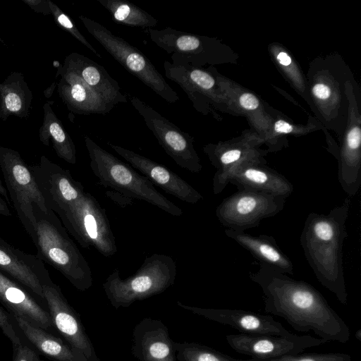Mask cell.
<instances>
[{
	"label": "cell",
	"instance_id": "obj_1",
	"mask_svg": "<svg viewBox=\"0 0 361 361\" xmlns=\"http://www.w3.org/2000/svg\"><path fill=\"white\" fill-rule=\"evenodd\" d=\"M250 278L262 290L266 313L282 317L297 331L312 330L328 342L348 341V326L311 284L262 263Z\"/></svg>",
	"mask_w": 361,
	"mask_h": 361
},
{
	"label": "cell",
	"instance_id": "obj_2",
	"mask_svg": "<svg viewBox=\"0 0 361 361\" xmlns=\"http://www.w3.org/2000/svg\"><path fill=\"white\" fill-rule=\"evenodd\" d=\"M350 207V200L347 197L327 214L310 213L300 238L305 258L317 280L343 305L347 304L348 296L343 246L348 236L346 220Z\"/></svg>",
	"mask_w": 361,
	"mask_h": 361
},
{
	"label": "cell",
	"instance_id": "obj_3",
	"mask_svg": "<svg viewBox=\"0 0 361 361\" xmlns=\"http://www.w3.org/2000/svg\"><path fill=\"white\" fill-rule=\"evenodd\" d=\"M353 75L342 57L328 55L312 61L307 74L311 108L326 128L341 139L348 116L346 82Z\"/></svg>",
	"mask_w": 361,
	"mask_h": 361
},
{
	"label": "cell",
	"instance_id": "obj_4",
	"mask_svg": "<svg viewBox=\"0 0 361 361\" xmlns=\"http://www.w3.org/2000/svg\"><path fill=\"white\" fill-rule=\"evenodd\" d=\"M35 222L30 238L37 248V256L59 271L80 291L93 284L87 261L70 238L58 216L50 209L33 207Z\"/></svg>",
	"mask_w": 361,
	"mask_h": 361
},
{
	"label": "cell",
	"instance_id": "obj_5",
	"mask_svg": "<svg viewBox=\"0 0 361 361\" xmlns=\"http://www.w3.org/2000/svg\"><path fill=\"white\" fill-rule=\"evenodd\" d=\"M90 159V169L99 184L124 195L145 201L173 216H180L183 210L160 193L143 175L97 145L90 137L84 136Z\"/></svg>",
	"mask_w": 361,
	"mask_h": 361
},
{
	"label": "cell",
	"instance_id": "obj_6",
	"mask_svg": "<svg viewBox=\"0 0 361 361\" xmlns=\"http://www.w3.org/2000/svg\"><path fill=\"white\" fill-rule=\"evenodd\" d=\"M176 274V264L171 256L154 253L146 257L137 271L126 279L115 269L102 287L111 305L118 310L164 292L173 285Z\"/></svg>",
	"mask_w": 361,
	"mask_h": 361
},
{
	"label": "cell",
	"instance_id": "obj_7",
	"mask_svg": "<svg viewBox=\"0 0 361 361\" xmlns=\"http://www.w3.org/2000/svg\"><path fill=\"white\" fill-rule=\"evenodd\" d=\"M52 211L80 245L94 247L103 256L110 257L117 252L115 236L105 209L90 192Z\"/></svg>",
	"mask_w": 361,
	"mask_h": 361
},
{
	"label": "cell",
	"instance_id": "obj_8",
	"mask_svg": "<svg viewBox=\"0 0 361 361\" xmlns=\"http://www.w3.org/2000/svg\"><path fill=\"white\" fill-rule=\"evenodd\" d=\"M79 19L89 33L130 74L169 103L179 101L177 92L138 49L91 18L80 16Z\"/></svg>",
	"mask_w": 361,
	"mask_h": 361
},
{
	"label": "cell",
	"instance_id": "obj_9",
	"mask_svg": "<svg viewBox=\"0 0 361 361\" xmlns=\"http://www.w3.org/2000/svg\"><path fill=\"white\" fill-rule=\"evenodd\" d=\"M0 167L13 208L30 236L35 222L34 205L44 212L49 209L43 195L18 152L0 147Z\"/></svg>",
	"mask_w": 361,
	"mask_h": 361
},
{
	"label": "cell",
	"instance_id": "obj_10",
	"mask_svg": "<svg viewBox=\"0 0 361 361\" xmlns=\"http://www.w3.org/2000/svg\"><path fill=\"white\" fill-rule=\"evenodd\" d=\"M159 47L171 54L173 61L202 68L228 61V47L214 38L187 33L171 27L145 30Z\"/></svg>",
	"mask_w": 361,
	"mask_h": 361
},
{
	"label": "cell",
	"instance_id": "obj_11",
	"mask_svg": "<svg viewBox=\"0 0 361 361\" xmlns=\"http://www.w3.org/2000/svg\"><path fill=\"white\" fill-rule=\"evenodd\" d=\"M345 89L348 116L338 150V179L343 191L354 197L361 185V94L354 77L346 82Z\"/></svg>",
	"mask_w": 361,
	"mask_h": 361
},
{
	"label": "cell",
	"instance_id": "obj_12",
	"mask_svg": "<svg viewBox=\"0 0 361 361\" xmlns=\"http://www.w3.org/2000/svg\"><path fill=\"white\" fill-rule=\"evenodd\" d=\"M286 200L264 192L238 190L222 200L216 209V216L226 228L245 231L281 212Z\"/></svg>",
	"mask_w": 361,
	"mask_h": 361
},
{
	"label": "cell",
	"instance_id": "obj_13",
	"mask_svg": "<svg viewBox=\"0 0 361 361\" xmlns=\"http://www.w3.org/2000/svg\"><path fill=\"white\" fill-rule=\"evenodd\" d=\"M130 96L131 104L142 117L165 152L180 168L192 173H200L202 165L195 149L193 137L138 97Z\"/></svg>",
	"mask_w": 361,
	"mask_h": 361
},
{
	"label": "cell",
	"instance_id": "obj_14",
	"mask_svg": "<svg viewBox=\"0 0 361 361\" xmlns=\"http://www.w3.org/2000/svg\"><path fill=\"white\" fill-rule=\"evenodd\" d=\"M166 78L177 83L187 94L194 108L203 114L214 113V109L228 106L212 68L204 69L183 61L164 62Z\"/></svg>",
	"mask_w": 361,
	"mask_h": 361
},
{
	"label": "cell",
	"instance_id": "obj_15",
	"mask_svg": "<svg viewBox=\"0 0 361 361\" xmlns=\"http://www.w3.org/2000/svg\"><path fill=\"white\" fill-rule=\"evenodd\" d=\"M259 145L257 138L245 137L203 147V152L216 169L212 180L214 195L224 190L233 173L242 165L252 161L267 163L264 157L268 151L259 149Z\"/></svg>",
	"mask_w": 361,
	"mask_h": 361
},
{
	"label": "cell",
	"instance_id": "obj_16",
	"mask_svg": "<svg viewBox=\"0 0 361 361\" xmlns=\"http://www.w3.org/2000/svg\"><path fill=\"white\" fill-rule=\"evenodd\" d=\"M42 290L53 325L66 342L82 352L88 361H102L78 314L68 302L59 286L51 280L42 285Z\"/></svg>",
	"mask_w": 361,
	"mask_h": 361
},
{
	"label": "cell",
	"instance_id": "obj_17",
	"mask_svg": "<svg viewBox=\"0 0 361 361\" xmlns=\"http://www.w3.org/2000/svg\"><path fill=\"white\" fill-rule=\"evenodd\" d=\"M226 339L235 352L257 360L274 359L298 354L308 348L328 342L308 335L286 337L238 334L227 335Z\"/></svg>",
	"mask_w": 361,
	"mask_h": 361
},
{
	"label": "cell",
	"instance_id": "obj_18",
	"mask_svg": "<svg viewBox=\"0 0 361 361\" xmlns=\"http://www.w3.org/2000/svg\"><path fill=\"white\" fill-rule=\"evenodd\" d=\"M177 305L207 319L227 325L240 334L252 336H280L294 337L281 323L268 314L238 309L202 308L186 305L180 301Z\"/></svg>",
	"mask_w": 361,
	"mask_h": 361
},
{
	"label": "cell",
	"instance_id": "obj_19",
	"mask_svg": "<svg viewBox=\"0 0 361 361\" xmlns=\"http://www.w3.org/2000/svg\"><path fill=\"white\" fill-rule=\"evenodd\" d=\"M108 145L166 193L189 204H196L204 198L190 183L164 165L123 147L110 142Z\"/></svg>",
	"mask_w": 361,
	"mask_h": 361
},
{
	"label": "cell",
	"instance_id": "obj_20",
	"mask_svg": "<svg viewBox=\"0 0 361 361\" xmlns=\"http://www.w3.org/2000/svg\"><path fill=\"white\" fill-rule=\"evenodd\" d=\"M0 271L44 300L42 285L51 278L44 262L37 255L14 247L1 237Z\"/></svg>",
	"mask_w": 361,
	"mask_h": 361
},
{
	"label": "cell",
	"instance_id": "obj_21",
	"mask_svg": "<svg viewBox=\"0 0 361 361\" xmlns=\"http://www.w3.org/2000/svg\"><path fill=\"white\" fill-rule=\"evenodd\" d=\"M58 75H61L57 88L59 95L71 112L104 115L116 106L73 71L61 66L58 69Z\"/></svg>",
	"mask_w": 361,
	"mask_h": 361
},
{
	"label": "cell",
	"instance_id": "obj_22",
	"mask_svg": "<svg viewBox=\"0 0 361 361\" xmlns=\"http://www.w3.org/2000/svg\"><path fill=\"white\" fill-rule=\"evenodd\" d=\"M175 344L160 320L144 318L133 329L131 350L139 361H176Z\"/></svg>",
	"mask_w": 361,
	"mask_h": 361
},
{
	"label": "cell",
	"instance_id": "obj_23",
	"mask_svg": "<svg viewBox=\"0 0 361 361\" xmlns=\"http://www.w3.org/2000/svg\"><path fill=\"white\" fill-rule=\"evenodd\" d=\"M259 161L247 162L231 175L229 183L238 190L261 192L288 198L293 185L282 174Z\"/></svg>",
	"mask_w": 361,
	"mask_h": 361
},
{
	"label": "cell",
	"instance_id": "obj_24",
	"mask_svg": "<svg viewBox=\"0 0 361 361\" xmlns=\"http://www.w3.org/2000/svg\"><path fill=\"white\" fill-rule=\"evenodd\" d=\"M24 286L0 271V302L13 317H21L46 331L53 327L50 315Z\"/></svg>",
	"mask_w": 361,
	"mask_h": 361
},
{
	"label": "cell",
	"instance_id": "obj_25",
	"mask_svg": "<svg viewBox=\"0 0 361 361\" xmlns=\"http://www.w3.org/2000/svg\"><path fill=\"white\" fill-rule=\"evenodd\" d=\"M62 66L75 73L90 87L116 105L127 102V97L121 92L118 82L103 66L88 57L71 53L65 58Z\"/></svg>",
	"mask_w": 361,
	"mask_h": 361
},
{
	"label": "cell",
	"instance_id": "obj_26",
	"mask_svg": "<svg viewBox=\"0 0 361 361\" xmlns=\"http://www.w3.org/2000/svg\"><path fill=\"white\" fill-rule=\"evenodd\" d=\"M225 234L249 251L259 261L278 271L293 274V264L278 246L273 236L261 234L253 235L244 231L226 228Z\"/></svg>",
	"mask_w": 361,
	"mask_h": 361
},
{
	"label": "cell",
	"instance_id": "obj_27",
	"mask_svg": "<svg viewBox=\"0 0 361 361\" xmlns=\"http://www.w3.org/2000/svg\"><path fill=\"white\" fill-rule=\"evenodd\" d=\"M13 317V316H12ZM24 336L44 356L53 361H88L84 354L68 343L35 326L27 320L13 317Z\"/></svg>",
	"mask_w": 361,
	"mask_h": 361
},
{
	"label": "cell",
	"instance_id": "obj_28",
	"mask_svg": "<svg viewBox=\"0 0 361 361\" xmlns=\"http://www.w3.org/2000/svg\"><path fill=\"white\" fill-rule=\"evenodd\" d=\"M32 99L23 74L11 73L0 83V118L5 121L11 116L27 118Z\"/></svg>",
	"mask_w": 361,
	"mask_h": 361
},
{
	"label": "cell",
	"instance_id": "obj_29",
	"mask_svg": "<svg viewBox=\"0 0 361 361\" xmlns=\"http://www.w3.org/2000/svg\"><path fill=\"white\" fill-rule=\"evenodd\" d=\"M43 109V123L39 132L40 141L49 147L51 140L57 156L71 164H75L76 148L73 140L56 116L51 104L45 103Z\"/></svg>",
	"mask_w": 361,
	"mask_h": 361
},
{
	"label": "cell",
	"instance_id": "obj_30",
	"mask_svg": "<svg viewBox=\"0 0 361 361\" xmlns=\"http://www.w3.org/2000/svg\"><path fill=\"white\" fill-rule=\"evenodd\" d=\"M111 15L117 23L140 27L152 28L157 20L130 1L124 0H97Z\"/></svg>",
	"mask_w": 361,
	"mask_h": 361
},
{
	"label": "cell",
	"instance_id": "obj_31",
	"mask_svg": "<svg viewBox=\"0 0 361 361\" xmlns=\"http://www.w3.org/2000/svg\"><path fill=\"white\" fill-rule=\"evenodd\" d=\"M175 345L178 361H245L199 343L176 342Z\"/></svg>",
	"mask_w": 361,
	"mask_h": 361
},
{
	"label": "cell",
	"instance_id": "obj_32",
	"mask_svg": "<svg viewBox=\"0 0 361 361\" xmlns=\"http://www.w3.org/2000/svg\"><path fill=\"white\" fill-rule=\"evenodd\" d=\"M271 53L282 71L286 74L288 80L295 90L311 106L308 87L305 78L300 73L299 68L290 55L280 47L272 46Z\"/></svg>",
	"mask_w": 361,
	"mask_h": 361
},
{
	"label": "cell",
	"instance_id": "obj_33",
	"mask_svg": "<svg viewBox=\"0 0 361 361\" xmlns=\"http://www.w3.org/2000/svg\"><path fill=\"white\" fill-rule=\"evenodd\" d=\"M49 3L51 9V14L53 16L56 23L62 29L70 33L74 38L79 41L82 45L87 48L97 57L102 58L101 54L79 31L71 18L65 13H63L55 4L51 1H49Z\"/></svg>",
	"mask_w": 361,
	"mask_h": 361
},
{
	"label": "cell",
	"instance_id": "obj_34",
	"mask_svg": "<svg viewBox=\"0 0 361 361\" xmlns=\"http://www.w3.org/2000/svg\"><path fill=\"white\" fill-rule=\"evenodd\" d=\"M245 361H352L351 356L341 353H305L289 355L279 358L257 360L250 358Z\"/></svg>",
	"mask_w": 361,
	"mask_h": 361
},
{
	"label": "cell",
	"instance_id": "obj_35",
	"mask_svg": "<svg viewBox=\"0 0 361 361\" xmlns=\"http://www.w3.org/2000/svg\"><path fill=\"white\" fill-rule=\"evenodd\" d=\"M15 324L11 314L0 307V328L4 335L9 338L13 347L19 345L22 342L18 330L16 328Z\"/></svg>",
	"mask_w": 361,
	"mask_h": 361
},
{
	"label": "cell",
	"instance_id": "obj_36",
	"mask_svg": "<svg viewBox=\"0 0 361 361\" xmlns=\"http://www.w3.org/2000/svg\"><path fill=\"white\" fill-rule=\"evenodd\" d=\"M12 361H44L30 345L22 342L13 347Z\"/></svg>",
	"mask_w": 361,
	"mask_h": 361
},
{
	"label": "cell",
	"instance_id": "obj_37",
	"mask_svg": "<svg viewBox=\"0 0 361 361\" xmlns=\"http://www.w3.org/2000/svg\"><path fill=\"white\" fill-rule=\"evenodd\" d=\"M272 129L277 135H302L309 132L311 130V128H306L305 126L299 127L298 126L290 124L283 119H277L274 122Z\"/></svg>",
	"mask_w": 361,
	"mask_h": 361
},
{
	"label": "cell",
	"instance_id": "obj_38",
	"mask_svg": "<svg viewBox=\"0 0 361 361\" xmlns=\"http://www.w3.org/2000/svg\"><path fill=\"white\" fill-rule=\"evenodd\" d=\"M235 99H237V104L245 111H254L260 108V101L254 94L243 91L238 94Z\"/></svg>",
	"mask_w": 361,
	"mask_h": 361
},
{
	"label": "cell",
	"instance_id": "obj_39",
	"mask_svg": "<svg viewBox=\"0 0 361 361\" xmlns=\"http://www.w3.org/2000/svg\"><path fill=\"white\" fill-rule=\"evenodd\" d=\"M106 195L116 204L123 208L132 205L133 203L132 197L124 195L118 191L108 190L106 192Z\"/></svg>",
	"mask_w": 361,
	"mask_h": 361
},
{
	"label": "cell",
	"instance_id": "obj_40",
	"mask_svg": "<svg viewBox=\"0 0 361 361\" xmlns=\"http://www.w3.org/2000/svg\"><path fill=\"white\" fill-rule=\"evenodd\" d=\"M34 11L43 13L44 15H50L51 9L49 6V0H23Z\"/></svg>",
	"mask_w": 361,
	"mask_h": 361
},
{
	"label": "cell",
	"instance_id": "obj_41",
	"mask_svg": "<svg viewBox=\"0 0 361 361\" xmlns=\"http://www.w3.org/2000/svg\"><path fill=\"white\" fill-rule=\"evenodd\" d=\"M0 214L5 216H11V212L6 201L0 197Z\"/></svg>",
	"mask_w": 361,
	"mask_h": 361
},
{
	"label": "cell",
	"instance_id": "obj_42",
	"mask_svg": "<svg viewBox=\"0 0 361 361\" xmlns=\"http://www.w3.org/2000/svg\"><path fill=\"white\" fill-rule=\"evenodd\" d=\"M0 194L2 195L6 198V200L8 202V203L9 204H11V202L9 200L8 195H7L6 188H5L4 185L3 184V181L1 180V178H0Z\"/></svg>",
	"mask_w": 361,
	"mask_h": 361
},
{
	"label": "cell",
	"instance_id": "obj_43",
	"mask_svg": "<svg viewBox=\"0 0 361 361\" xmlns=\"http://www.w3.org/2000/svg\"><path fill=\"white\" fill-rule=\"evenodd\" d=\"M355 337H357V338L360 341V338H361V330L360 329H358L357 331V332L355 333Z\"/></svg>",
	"mask_w": 361,
	"mask_h": 361
}]
</instances>
